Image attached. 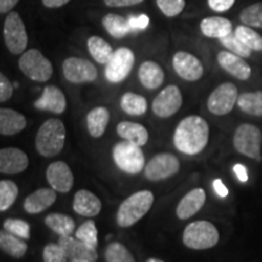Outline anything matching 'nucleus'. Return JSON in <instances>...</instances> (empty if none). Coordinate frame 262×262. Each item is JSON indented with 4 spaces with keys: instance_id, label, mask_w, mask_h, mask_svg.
Wrapping results in <instances>:
<instances>
[{
    "instance_id": "nucleus-29",
    "label": "nucleus",
    "mask_w": 262,
    "mask_h": 262,
    "mask_svg": "<svg viewBox=\"0 0 262 262\" xmlns=\"http://www.w3.org/2000/svg\"><path fill=\"white\" fill-rule=\"evenodd\" d=\"M44 222L52 232L61 235V237L72 235L75 229V222L73 219H72L70 215L60 214V212L49 214L47 217H45Z\"/></svg>"
},
{
    "instance_id": "nucleus-7",
    "label": "nucleus",
    "mask_w": 262,
    "mask_h": 262,
    "mask_svg": "<svg viewBox=\"0 0 262 262\" xmlns=\"http://www.w3.org/2000/svg\"><path fill=\"white\" fill-rule=\"evenodd\" d=\"M18 67L31 80L44 83L52 75V64L37 49L25 51L18 60Z\"/></svg>"
},
{
    "instance_id": "nucleus-41",
    "label": "nucleus",
    "mask_w": 262,
    "mask_h": 262,
    "mask_svg": "<svg viewBox=\"0 0 262 262\" xmlns=\"http://www.w3.org/2000/svg\"><path fill=\"white\" fill-rule=\"evenodd\" d=\"M157 5L164 15L168 17H175L185 9L186 2L185 0H157Z\"/></svg>"
},
{
    "instance_id": "nucleus-44",
    "label": "nucleus",
    "mask_w": 262,
    "mask_h": 262,
    "mask_svg": "<svg viewBox=\"0 0 262 262\" xmlns=\"http://www.w3.org/2000/svg\"><path fill=\"white\" fill-rule=\"evenodd\" d=\"M129 22L133 31H141V29H146L149 25V17L147 15H137L130 16Z\"/></svg>"
},
{
    "instance_id": "nucleus-5",
    "label": "nucleus",
    "mask_w": 262,
    "mask_h": 262,
    "mask_svg": "<svg viewBox=\"0 0 262 262\" xmlns=\"http://www.w3.org/2000/svg\"><path fill=\"white\" fill-rule=\"evenodd\" d=\"M112 157L116 165L122 171L136 175L145 169V155L140 146L134 145L129 141H120L113 147Z\"/></svg>"
},
{
    "instance_id": "nucleus-47",
    "label": "nucleus",
    "mask_w": 262,
    "mask_h": 262,
    "mask_svg": "<svg viewBox=\"0 0 262 262\" xmlns=\"http://www.w3.org/2000/svg\"><path fill=\"white\" fill-rule=\"evenodd\" d=\"M212 187H214L215 192L217 193V194L220 195L221 198H225V196L228 195V189L224 185V182H222L220 179L214 180V182H212Z\"/></svg>"
},
{
    "instance_id": "nucleus-8",
    "label": "nucleus",
    "mask_w": 262,
    "mask_h": 262,
    "mask_svg": "<svg viewBox=\"0 0 262 262\" xmlns=\"http://www.w3.org/2000/svg\"><path fill=\"white\" fill-rule=\"evenodd\" d=\"M4 40L12 55L24 54L28 44V35L21 16L16 11L9 12L4 22Z\"/></svg>"
},
{
    "instance_id": "nucleus-22",
    "label": "nucleus",
    "mask_w": 262,
    "mask_h": 262,
    "mask_svg": "<svg viewBox=\"0 0 262 262\" xmlns=\"http://www.w3.org/2000/svg\"><path fill=\"white\" fill-rule=\"evenodd\" d=\"M101 209H102V203L93 192L88 191V189H80L75 193L73 210L78 215L85 216V217H94L100 214Z\"/></svg>"
},
{
    "instance_id": "nucleus-46",
    "label": "nucleus",
    "mask_w": 262,
    "mask_h": 262,
    "mask_svg": "<svg viewBox=\"0 0 262 262\" xmlns=\"http://www.w3.org/2000/svg\"><path fill=\"white\" fill-rule=\"evenodd\" d=\"M103 2L110 8H125V6L140 4L143 0H103Z\"/></svg>"
},
{
    "instance_id": "nucleus-21",
    "label": "nucleus",
    "mask_w": 262,
    "mask_h": 262,
    "mask_svg": "<svg viewBox=\"0 0 262 262\" xmlns=\"http://www.w3.org/2000/svg\"><path fill=\"white\" fill-rule=\"evenodd\" d=\"M206 199L205 191L203 188H194L188 192L180 201L178 208H176V215L180 220H187V219L194 216L204 205Z\"/></svg>"
},
{
    "instance_id": "nucleus-23",
    "label": "nucleus",
    "mask_w": 262,
    "mask_h": 262,
    "mask_svg": "<svg viewBox=\"0 0 262 262\" xmlns=\"http://www.w3.org/2000/svg\"><path fill=\"white\" fill-rule=\"evenodd\" d=\"M27 125L25 116L11 108L0 110V134L3 136H12L21 133Z\"/></svg>"
},
{
    "instance_id": "nucleus-34",
    "label": "nucleus",
    "mask_w": 262,
    "mask_h": 262,
    "mask_svg": "<svg viewBox=\"0 0 262 262\" xmlns=\"http://www.w3.org/2000/svg\"><path fill=\"white\" fill-rule=\"evenodd\" d=\"M235 37L253 51H262V37L249 26H238L234 31Z\"/></svg>"
},
{
    "instance_id": "nucleus-26",
    "label": "nucleus",
    "mask_w": 262,
    "mask_h": 262,
    "mask_svg": "<svg viewBox=\"0 0 262 262\" xmlns=\"http://www.w3.org/2000/svg\"><path fill=\"white\" fill-rule=\"evenodd\" d=\"M118 135L123 140L137 145L140 147L145 146L148 141V131L141 124L134 122H122L117 125Z\"/></svg>"
},
{
    "instance_id": "nucleus-42",
    "label": "nucleus",
    "mask_w": 262,
    "mask_h": 262,
    "mask_svg": "<svg viewBox=\"0 0 262 262\" xmlns=\"http://www.w3.org/2000/svg\"><path fill=\"white\" fill-rule=\"evenodd\" d=\"M42 260L44 262H68L70 258L67 257L64 250L60 244H48L42 250Z\"/></svg>"
},
{
    "instance_id": "nucleus-19",
    "label": "nucleus",
    "mask_w": 262,
    "mask_h": 262,
    "mask_svg": "<svg viewBox=\"0 0 262 262\" xmlns=\"http://www.w3.org/2000/svg\"><path fill=\"white\" fill-rule=\"evenodd\" d=\"M217 62L224 70L239 80H248L251 75V68L243 57L231 51H221L217 55Z\"/></svg>"
},
{
    "instance_id": "nucleus-48",
    "label": "nucleus",
    "mask_w": 262,
    "mask_h": 262,
    "mask_svg": "<svg viewBox=\"0 0 262 262\" xmlns=\"http://www.w3.org/2000/svg\"><path fill=\"white\" fill-rule=\"evenodd\" d=\"M19 0H0V12L6 14V12H11V10L17 5Z\"/></svg>"
},
{
    "instance_id": "nucleus-40",
    "label": "nucleus",
    "mask_w": 262,
    "mask_h": 262,
    "mask_svg": "<svg viewBox=\"0 0 262 262\" xmlns=\"http://www.w3.org/2000/svg\"><path fill=\"white\" fill-rule=\"evenodd\" d=\"M4 229L10 232V233L17 235V237L22 239H29L31 238V226L28 222L19 219H6L4 221Z\"/></svg>"
},
{
    "instance_id": "nucleus-4",
    "label": "nucleus",
    "mask_w": 262,
    "mask_h": 262,
    "mask_svg": "<svg viewBox=\"0 0 262 262\" xmlns=\"http://www.w3.org/2000/svg\"><path fill=\"white\" fill-rule=\"evenodd\" d=\"M220 241L217 228L209 221H194L185 228L182 242L186 247L194 250L214 248Z\"/></svg>"
},
{
    "instance_id": "nucleus-24",
    "label": "nucleus",
    "mask_w": 262,
    "mask_h": 262,
    "mask_svg": "<svg viewBox=\"0 0 262 262\" xmlns=\"http://www.w3.org/2000/svg\"><path fill=\"white\" fill-rule=\"evenodd\" d=\"M141 84L149 90H156L164 83V71L155 61H145L139 68Z\"/></svg>"
},
{
    "instance_id": "nucleus-18",
    "label": "nucleus",
    "mask_w": 262,
    "mask_h": 262,
    "mask_svg": "<svg viewBox=\"0 0 262 262\" xmlns=\"http://www.w3.org/2000/svg\"><path fill=\"white\" fill-rule=\"evenodd\" d=\"M34 107L40 111H49V112L61 114L66 111L67 101L60 88L49 85L42 91L41 96L34 102Z\"/></svg>"
},
{
    "instance_id": "nucleus-12",
    "label": "nucleus",
    "mask_w": 262,
    "mask_h": 262,
    "mask_svg": "<svg viewBox=\"0 0 262 262\" xmlns=\"http://www.w3.org/2000/svg\"><path fill=\"white\" fill-rule=\"evenodd\" d=\"M62 72L70 83H91L97 79V70L89 60L80 57H68L62 63Z\"/></svg>"
},
{
    "instance_id": "nucleus-30",
    "label": "nucleus",
    "mask_w": 262,
    "mask_h": 262,
    "mask_svg": "<svg viewBox=\"0 0 262 262\" xmlns=\"http://www.w3.org/2000/svg\"><path fill=\"white\" fill-rule=\"evenodd\" d=\"M102 26L106 29L111 37L116 39H122L125 37L127 33L133 31L129 18L117 14H107L102 18Z\"/></svg>"
},
{
    "instance_id": "nucleus-37",
    "label": "nucleus",
    "mask_w": 262,
    "mask_h": 262,
    "mask_svg": "<svg viewBox=\"0 0 262 262\" xmlns=\"http://www.w3.org/2000/svg\"><path fill=\"white\" fill-rule=\"evenodd\" d=\"M75 238L83 242L90 248L97 249L98 245V232L96 228V224L93 220L85 221L84 224L79 226V228L75 231Z\"/></svg>"
},
{
    "instance_id": "nucleus-39",
    "label": "nucleus",
    "mask_w": 262,
    "mask_h": 262,
    "mask_svg": "<svg viewBox=\"0 0 262 262\" xmlns=\"http://www.w3.org/2000/svg\"><path fill=\"white\" fill-rule=\"evenodd\" d=\"M220 41L226 49H228V51L233 52V54L238 55V56H241L243 58L250 57L251 51H253V50H250L247 45H244L243 42L239 40V39L235 37L234 33H231V34H228L227 37L221 38Z\"/></svg>"
},
{
    "instance_id": "nucleus-49",
    "label": "nucleus",
    "mask_w": 262,
    "mask_h": 262,
    "mask_svg": "<svg viewBox=\"0 0 262 262\" xmlns=\"http://www.w3.org/2000/svg\"><path fill=\"white\" fill-rule=\"evenodd\" d=\"M233 170H234V173L237 175L239 181L241 182L248 181V172H247V169H245L244 165H242V164H235Z\"/></svg>"
},
{
    "instance_id": "nucleus-51",
    "label": "nucleus",
    "mask_w": 262,
    "mask_h": 262,
    "mask_svg": "<svg viewBox=\"0 0 262 262\" xmlns=\"http://www.w3.org/2000/svg\"><path fill=\"white\" fill-rule=\"evenodd\" d=\"M146 262H164L163 260H160V258H156V257H152V258H148Z\"/></svg>"
},
{
    "instance_id": "nucleus-28",
    "label": "nucleus",
    "mask_w": 262,
    "mask_h": 262,
    "mask_svg": "<svg viewBox=\"0 0 262 262\" xmlns=\"http://www.w3.org/2000/svg\"><path fill=\"white\" fill-rule=\"evenodd\" d=\"M0 248L11 257L21 258L27 253L28 245L25 243V241H22V238L4 229L0 232Z\"/></svg>"
},
{
    "instance_id": "nucleus-13",
    "label": "nucleus",
    "mask_w": 262,
    "mask_h": 262,
    "mask_svg": "<svg viewBox=\"0 0 262 262\" xmlns=\"http://www.w3.org/2000/svg\"><path fill=\"white\" fill-rule=\"evenodd\" d=\"M182 106V94L179 86L169 85L153 100V113L159 118H170Z\"/></svg>"
},
{
    "instance_id": "nucleus-33",
    "label": "nucleus",
    "mask_w": 262,
    "mask_h": 262,
    "mask_svg": "<svg viewBox=\"0 0 262 262\" xmlns=\"http://www.w3.org/2000/svg\"><path fill=\"white\" fill-rule=\"evenodd\" d=\"M237 104L244 113L254 117H262V91L239 95Z\"/></svg>"
},
{
    "instance_id": "nucleus-1",
    "label": "nucleus",
    "mask_w": 262,
    "mask_h": 262,
    "mask_svg": "<svg viewBox=\"0 0 262 262\" xmlns=\"http://www.w3.org/2000/svg\"><path fill=\"white\" fill-rule=\"evenodd\" d=\"M208 123L199 116L183 118L173 133V145L176 149L187 156H195L203 152L209 142Z\"/></svg>"
},
{
    "instance_id": "nucleus-32",
    "label": "nucleus",
    "mask_w": 262,
    "mask_h": 262,
    "mask_svg": "<svg viewBox=\"0 0 262 262\" xmlns=\"http://www.w3.org/2000/svg\"><path fill=\"white\" fill-rule=\"evenodd\" d=\"M120 107L129 116H142L147 112V100L135 93H125L120 98Z\"/></svg>"
},
{
    "instance_id": "nucleus-52",
    "label": "nucleus",
    "mask_w": 262,
    "mask_h": 262,
    "mask_svg": "<svg viewBox=\"0 0 262 262\" xmlns=\"http://www.w3.org/2000/svg\"><path fill=\"white\" fill-rule=\"evenodd\" d=\"M71 262H91V261H86V260H71Z\"/></svg>"
},
{
    "instance_id": "nucleus-31",
    "label": "nucleus",
    "mask_w": 262,
    "mask_h": 262,
    "mask_svg": "<svg viewBox=\"0 0 262 262\" xmlns=\"http://www.w3.org/2000/svg\"><path fill=\"white\" fill-rule=\"evenodd\" d=\"M88 49L90 55L97 63L107 64L112 58L114 51L108 42L97 35L90 37L88 40Z\"/></svg>"
},
{
    "instance_id": "nucleus-36",
    "label": "nucleus",
    "mask_w": 262,
    "mask_h": 262,
    "mask_svg": "<svg viewBox=\"0 0 262 262\" xmlns=\"http://www.w3.org/2000/svg\"><path fill=\"white\" fill-rule=\"evenodd\" d=\"M106 262H136L129 249L122 243H111L104 250Z\"/></svg>"
},
{
    "instance_id": "nucleus-10",
    "label": "nucleus",
    "mask_w": 262,
    "mask_h": 262,
    "mask_svg": "<svg viewBox=\"0 0 262 262\" xmlns=\"http://www.w3.org/2000/svg\"><path fill=\"white\" fill-rule=\"evenodd\" d=\"M238 101V89L234 84L224 83L219 85L208 98V110L215 116H226L232 112Z\"/></svg>"
},
{
    "instance_id": "nucleus-27",
    "label": "nucleus",
    "mask_w": 262,
    "mask_h": 262,
    "mask_svg": "<svg viewBox=\"0 0 262 262\" xmlns=\"http://www.w3.org/2000/svg\"><path fill=\"white\" fill-rule=\"evenodd\" d=\"M108 123H110V111L106 107H96L88 113V131L94 139H98L103 135Z\"/></svg>"
},
{
    "instance_id": "nucleus-11",
    "label": "nucleus",
    "mask_w": 262,
    "mask_h": 262,
    "mask_svg": "<svg viewBox=\"0 0 262 262\" xmlns=\"http://www.w3.org/2000/svg\"><path fill=\"white\" fill-rule=\"evenodd\" d=\"M135 63V55L129 48H119L114 51L111 61L106 64L104 75L110 83H120L129 75Z\"/></svg>"
},
{
    "instance_id": "nucleus-16",
    "label": "nucleus",
    "mask_w": 262,
    "mask_h": 262,
    "mask_svg": "<svg viewBox=\"0 0 262 262\" xmlns=\"http://www.w3.org/2000/svg\"><path fill=\"white\" fill-rule=\"evenodd\" d=\"M28 157L22 149L8 147L0 149V172L4 175H17L28 168Z\"/></svg>"
},
{
    "instance_id": "nucleus-9",
    "label": "nucleus",
    "mask_w": 262,
    "mask_h": 262,
    "mask_svg": "<svg viewBox=\"0 0 262 262\" xmlns=\"http://www.w3.org/2000/svg\"><path fill=\"white\" fill-rule=\"evenodd\" d=\"M180 170V160L171 153H159L147 163L143 169L145 178L149 181H160L176 175Z\"/></svg>"
},
{
    "instance_id": "nucleus-45",
    "label": "nucleus",
    "mask_w": 262,
    "mask_h": 262,
    "mask_svg": "<svg viewBox=\"0 0 262 262\" xmlns=\"http://www.w3.org/2000/svg\"><path fill=\"white\" fill-rule=\"evenodd\" d=\"M235 0H208L211 10L216 12H225L233 6Z\"/></svg>"
},
{
    "instance_id": "nucleus-35",
    "label": "nucleus",
    "mask_w": 262,
    "mask_h": 262,
    "mask_svg": "<svg viewBox=\"0 0 262 262\" xmlns=\"http://www.w3.org/2000/svg\"><path fill=\"white\" fill-rule=\"evenodd\" d=\"M18 195L17 185L11 180L0 181V210L6 211L11 208Z\"/></svg>"
},
{
    "instance_id": "nucleus-15",
    "label": "nucleus",
    "mask_w": 262,
    "mask_h": 262,
    "mask_svg": "<svg viewBox=\"0 0 262 262\" xmlns=\"http://www.w3.org/2000/svg\"><path fill=\"white\" fill-rule=\"evenodd\" d=\"M47 180L51 188L61 193L70 192L73 187V172L67 163L57 160L51 163L47 169Z\"/></svg>"
},
{
    "instance_id": "nucleus-43",
    "label": "nucleus",
    "mask_w": 262,
    "mask_h": 262,
    "mask_svg": "<svg viewBox=\"0 0 262 262\" xmlns=\"http://www.w3.org/2000/svg\"><path fill=\"white\" fill-rule=\"evenodd\" d=\"M12 94H14V85L10 83L8 77L4 74H0V101L5 102L11 98Z\"/></svg>"
},
{
    "instance_id": "nucleus-14",
    "label": "nucleus",
    "mask_w": 262,
    "mask_h": 262,
    "mask_svg": "<svg viewBox=\"0 0 262 262\" xmlns=\"http://www.w3.org/2000/svg\"><path fill=\"white\" fill-rule=\"evenodd\" d=\"M172 67L183 80L196 81L204 74V67L199 58L186 51H179L172 57Z\"/></svg>"
},
{
    "instance_id": "nucleus-3",
    "label": "nucleus",
    "mask_w": 262,
    "mask_h": 262,
    "mask_svg": "<svg viewBox=\"0 0 262 262\" xmlns=\"http://www.w3.org/2000/svg\"><path fill=\"white\" fill-rule=\"evenodd\" d=\"M153 202H155V195L147 189L139 191L127 196L118 208V226L126 228L135 225L150 210Z\"/></svg>"
},
{
    "instance_id": "nucleus-20",
    "label": "nucleus",
    "mask_w": 262,
    "mask_h": 262,
    "mask_svg": "<svg viewBox=\"0 0 262 262\" xmlns=\"http://www.w3.org/2000/svg\"><path fill=\"white\" fill-rule=\"evenodd\" d=\"M56 199V191L54 188H39L25 199L24 209L28 214H39L50 208Z\"/></svg>"
},
{
    "instance_id": "nucleus-6",
    "label": "nucleus",
    "mask_w": 262,
    "mask_h": 262,
    "mask_svg": "<svg viewBox=\"0 0 262 262\" xmlns=\"http://www.w3.org/2000/svg\"><path fill=\"white\" fill-rule=\"evenodd\" d=\"M233 146L241 155L261 162L262 131L253 124H242L234 133Z\"/></svg>"
},
{
    "instance_id": "nucleus-25",
    "label": "nucleus",
    "mask_w": 262,
    "mask_h": 262,
    "mask_svg": "<svg viewBox=\"0 0 262 262\" xmlns=\"http://www.w3.org/2000/svg\"><path fill=\"white\" fill-rule=\"evenodd\" d=\"M201 31L205 37L221 39L232 33V22L220 16L205 17L201 22Z\"/></svg>"
},
{
    "instance_id": "nucleus-17",
    "label": "nucleus",
    "mask_w": 262,
    "mask_h": 262,
    "mask_svg": "<svg viewBox=\"0 0 262 262\" xmlns=\"http://www.w3.org/2000/svg\"><path fill=\"white\" fill-rule=\"evenodd\" d=\"M58 244L63 249L66 255L70 260H86L91 262H96L98 258L97 250L90 248L78 238H73L72 235L68 237H60Z\"/></svg>"
},
{
    "instance_id": "nucleus-50",
    "label": "nucleus",
    "mask_w": 262,
    "mask_h": 262,
    "mask_svg": "<svg viewBox=\"0 0 262 262\" xmlns=\"http://www.w3.org/2000/svg\"><path fill=\"white\" fill-rule=\"evenodd\" d=\"M42 4H44L49 9H55V8H61L66 4L71 2V0H41Z\"/></svg>"
},
{
    "instance_id": "nucleus-2",
    "label": "nucleus",
    "mask_w": 262,
    "mask_h": 262,
    "mask_svg": "<svg viewBox=\"0 0 262 262\" xmlns=\"http://www.w3.org/2000/svg\"><path fill=\"white\" fill-rule=\"evenodd\" d=\"M66 142V126L60 119H48L39 127L35 136L38 153L45 158L60 155Z\"/></svg>"
},
{
    "instance_id": "nucleus-38",
    "label": "nucleus",
    "mask_w": 262,
    "mask_h": 262,
    "mask_svg": "<svg viewBox=\"0 0 262 262\" xmlns=\"http://www.w3.org/2000/svg\"><path fill=\"white\" fill-rule=\"evenodd\" d=\"M245 26L255 28H262V3H256L245 8L239 16Z\"/></svg>"
}]
</instances>
